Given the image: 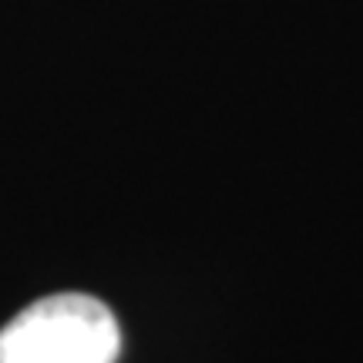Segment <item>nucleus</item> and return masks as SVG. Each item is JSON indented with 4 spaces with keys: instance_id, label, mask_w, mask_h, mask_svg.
Wrapping results in <instances>:
<instances>
[{
    "instance_id": "obj_1",
    "label": "nucleus",
    "mask_w": 363,
    "mask_h": 363,
    "mask_svg": "<svg viewBox=\"0 0 363 363\" xmlns=\"http://www.w3.org/2000/svg\"><path fill=\"white\" fill-rule=\"evenodd\" d=\"M121 330L101 299L54 293L0 330V363H115Z\"/></svg>"
}]
</instances>
